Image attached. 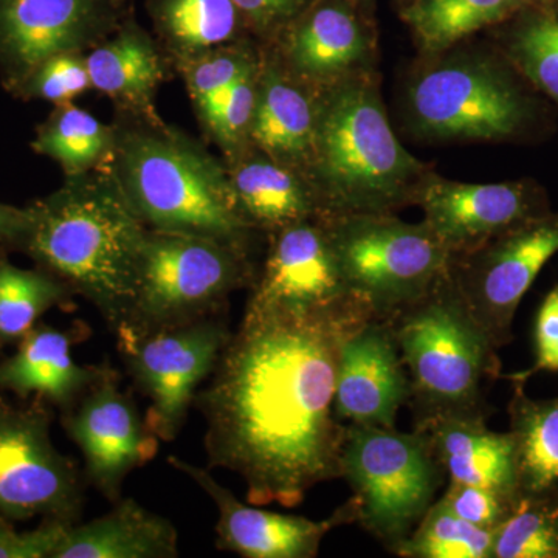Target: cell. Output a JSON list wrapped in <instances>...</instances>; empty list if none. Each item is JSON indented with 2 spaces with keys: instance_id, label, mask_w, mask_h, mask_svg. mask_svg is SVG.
<instances>
[{
  "instance_id": "ee69618b",
  "label": "cell",
  "mask_w": 558,
  "mask_h": 558,
  "mask_svg": "<svg viewBox=\"0 0 558 558\" xmlns=\"http://www.w3.org/2000/svg\"><path fill=\"white\" fill-rule=\"evenodd\" d=\"M359 2H360V0H359ZM363 2H368V0H363Z\"/></svg>"
},
{
  "instance_id": "7c38bea8",
  "label": "cell",
  "mask_w": 558,
  "mask_h": 558,
  "mask_svg": "<svg viewBox=\"0 0 558 558\" xmlns=\"http://www.w3.org/2000/svg\"><path fill=\"white\" fill-rule=\"evenodd\" d=\"M557 253L558 211L550 209L473 252L451 256L449 274L454 286L498 349L513 340L521 300Z\"/></svg>"
},
{
  "instance_id": "7bdbcfd3",
  "label": "cell",
  "mask_w": 558,
  "mask_h": 558,
  "mask_svg": "<svg viewBox=\"0 0 558 558\" xmlns=\"http://www.w3.org/2000/svg\"><path fill=\"white\" fill-rule=\"evenodd\" d=\"M124 2L130 3V2H131V0H124Z\"/></svg>"
},
{
  "instance_id": "1f68e13d",
  "label": "cell",
  "mask_w": 558,
  "mask_h": 558,
  "mask_svg": "<svg viewBox=\"0 0 558 558\" xmlns=\"http://www.w3.org/2000/svg\"><path fill=\"white\" fill-rule=\"evenodd\" d=\"M494 532L462 520L439 498L392 554L402 558H492Z\"/></svg>"
},
{
  "instance_id": "4316f807",
  "label": "cell",
  "mask_w": 558,
  "mask_h": 558,
  "mask_svg": "<svg viewBox=\"0 0 558 558\" xmlns=\"http://www.w3.org/2000/svg\"><path fill=\"white\" fill-rule=\"evenodd\" d=\"M512 381L509 432L515 440L520 497L558 492V398L532 399Z\"/></svg>"
},
{
  "instance_id": "277c9868",
  "label": "cell",
  "mask_w": 558,
  "mask_h": 558,
  "mask_svg": "<svg viewBox=\"0 0 558 558\" xmlns=\"http://www.w3.org/2000/svg\"><path fill=\"white\" fill-rule=\"evenodd\" d=\"M428 172L396 137L373 73L359 70L318 89L307 180L323 216L392 213L414 204Z\"/></svg>"
},
{
  "instance_id": "2e32d148",
  "label": "cell",
  "mask_w": 558,
  "mask_h": 558,
  "mask_svg": "<svg viewBox=\"0 0 558 558\" xmlns=\"http://www.w3.org/2000/svg\"><path fill=\"white\" fill-rule=\"evenodd\" d=\"M414 204L450 256L473 252L499 234L550 211L548 193L532 179L465 183L428 172Z\"/></svg>"
},
{
  "instance_id": "f546056e",
  "label": "cell",
  "mask_w": 558,
  "mask_h": 558,
  "mask_svg": "<svg viewBox=\"0 0 558 558\" xmlns=\"http://www.w3.org/2000/svg\"><path fill=\"white\" fill-rule=\"evenodd\" d=\"M116 145L113 124H105L73 102L57 106L33 140V149L50 157L65 178L105 168Z\"/></svg>"
},
{
  "instance_id": "ffe728a7",
  "label": "cell",
  "mask_w": 558,
  "mask_h": 558,
  "mask_svg": "<svg viewBox=\"0 0 558 558\" xmlns=\"http://www.w3.org/2000/svg\"><path fill=\"white\" fill-rule=\"evenodd\" d=\"M317 102L318 89L295 78L278 51H270L259 60L252 146L307 179L314 156Z\"/></svg>"
},
{
  "instance_id": "6da1fadb",
  "label": "cell",
  "mask_w": 558,
  "mask_h": 558,
  "mask_svg": "<svg viewBox=\"0 0 558 558\" xmlns=\"http://www.w3.org/2000/svg\"><path fill=\"white\" fill-rule=\"evenodd\" d=\"M368 318L245 311L194 403L209 468L240 475L252 505L296 508L311 488L340 478V340Z\"/></svg>"
},
{
  "instance_id": "5bb4252c",
  "label": "cell",
  "mask_w": 558,
  "mask_h": 558,
  "mask_svg": "<svg viewBox=\"0 0 558 558\" xmlns=\"http://www.w3.org/2000/svg\"><path fill=\"white\" fill-rule=\"evenodd\" d=\"M124 0H0V72L16 90L44 61L87 53L128 16Z\"/></svg>"
},
{
  "instance_id": "9a60e30c",
  "label": "cell",
  "mask_w": 558,
  "mask_h": 558,
  "mask_svg": "<svg viewBox=\"0 0 558 558\" xmlns=\"http://www.w3.org/2000/svg\"><path fill=\"white\" fill-rule=\"evenodd\" d=\"M62 425L83 454L87 483L109 502L123 498L124 481L159 447L134 400L121 391L120 374L113 368L65 410Z\"/></svg>"
},
{
  "instance_id": "ba28073f",
  "label": "cell",
  "mask_w": 558,
  "mask_h": 558,
  "mask_svg": "<svg viewBox=\"0 0 558 558\" xmlns=\"http://www.w3.org/2000/svg\"><path fill=\"white\" fill-rule=\"evenodd\" d=\"M252 278L241 250L197 234L148 229L134 299L117 330L145 332L218 315Z\"/></svg>"
},
{
  "instance_id": "8992f818",
  "label": "cell",
  "mask_w": 558,
  "mask_h": 558,
  "mask_svg": "<svg viewBox=\"0 0 558 558\" xmlns=\"http://www.w3.org/2000/svg\"><path fill=\"white\" fill-rule=\"evenodd\" d=\"M407 108L411 130L429 140H524L546 116L538 92L501 53L433 62L411 81Z\"/></svg>"
},
{
  "instance_id": "8fae6325",
  "label": "cell",
  "mask_w": 558,
  "mask_h": 558,
  "mask_svg": "<svg viewBox=\"0 0 558 558\" xmlns=\"http://www.w3.org/2000/svg\"><path fill=\"white\" fill-rule=\"evenodd\" d=\"M51 414L43 407L17 409L0 402V513L78 523L84 478L72 459L54 447Z\"/></svg>"
},
{
  "instance_id": "d6a6232c",
  "label": "cell",
  "mask_w": 558,
  "mask_h": 558,
  "mask_svg": "<svg viewBox=\"0 0 558 558\" xmlns=\"http://www.w3.org/2000/svg\"><path fill=\"white\" fill-rule=\"evenodd\" d=\"M492 558H558V492L520 497L512 515L495 529Z\"/></svg>"
},
{
  "instance_id": "30bf717a",
  "label": "cell",
  "mask_w": 558,
  "mask_h": 558,
  "mask_svg": "<svg viewBox=\"0 0 558 558\" xmlns=\"http://www.w3.org/2000/svg\"><path fill=\"white\" fill-rule=\"evenodd\" d=\"M116 336L132 380L149 399L146 424L159 440L172 442L230 340L226 318L211 315L145 332L119 329Z\"/></svg>"
},
{
  "instance_id": "e575fe53",
  "label": "cell",
  "mask_w": 558,
  "mask_h": 558,
  "mask_svg": "<svg viewBox=\"0 0 558 558\" xmlns=\"http://www.w3.org/2000/svg\"><path fill=\"white\" fill-rule=\"evenodd\" d=\"M259 60L231 84L218 108L202 120L229 160L252 146L250 132L258 98Z\"/></svg>"
},
{
  "instance_id": "8d00e7d4",
  "label": "cell",
  "mask_w": 558,
  "mask_h": 558,
  "mask_svg": "<svg viewBox=\"0 0 558 558\" xmlns=\"http://www.w3.org/2000/svg\"><path fill=\"white\" fill-rule=\"evenodd\" d=\"M458 517L475 526L495 531L512 515L520 498L478 486L449 481L442 497Z\"/></svg>"
},
{
  "instance_id": "83f0119b",
  "label": "cell",
  "mask_w": 558,
  "mask_h": 558,
  "mask_svg": "<svg viewBox=\"0 0 558 558\" xmlns=\"http://www.w3.org/2000/svg\"><path fill=\"white\" fill-rule=\"evenodd\" d=\"M499 33V53L558 108V0L524 7Z\"/></svg>"
},
{
  "instance_id": "ac0fdd59",
  "label": "cell",
  "mask_w": 558,
  "mask_h": 558,
  "mask_svg": "<svg viewBox=\"0 0 558 558\" xmlns=\"http://www.w3.org/2000/svg\"><path fill=\"white\" fill-rule=\"evenodd\" d=\"M171 468L193 480L218 509L216 548L244 558H314L332 529L355 523L354 499L349 498L329 519L314 521L255 508L240 501L230 488L213 478L207 469L178 457Z\"/></svg>"
},
{
  "instance_id": "7402d4cb",
  "label": "cell",
  "mask_w": 558,
  "mask_h": 558,
  "mask_svg": "<svg viewBox=\"0 0 558 558\" xmlns=\"http://www.w3.org/2000/svg\"><path fill=\"white\" fill-rule=\"evenodd\" d=\"M92 89L116 102L120 113L159 116L154 106L157 87L167 78L160 46L128 14L112 35L87 51Z\"/></svg>"
},
{
  "instance_id": "ab89813d",
  "label": "cell",
  "mask_w": 558,
  "mask_h": 558,
  "mask_svg": "<svg viewBox=\"0 0 558 558\" xmlns=\"http://www.w3.org/2000/svg\"><path fill=\"white\" fill-rule=\"evenodd\" d=\"M28 226L27 208L0 204V242L20 241Z\"/></svg>"
},
{
  "instance_id": "4fadbf2b",
  "label": "cell",
  "mask_w": 558,
  "mask_h": 558,
  "mask_svg": "<svg viewBox=\"0 0 558 558\" xmlns=\"http://www.w3.org/2000/svg\"><path fill=\"white\" fill-rule=\"evenodd\" d=\"M245 311L374 317L344 282L323 216L270 234L266 264Z\"/></svg>"
},
{
  "instance_id": "cb8c5ba5",
  "label": "cell",
  "mask_w": 558,
  "mask_h": 558,
  "mask_svg": "<svg viewBox=\"0 0 558 558\" xmlns=\"http://www.w3.org/2000/svg\"><path fill=\"white\" fill-rule=\"evenodd\" d=\"M231 186L242 216L255 230L274 234L292 223L323 216L310 180L270 159L255 146L229 160Z\"/></svg>"
},
{
  "instance_id": "e0dca14e",
  "label": "cell",
  "mask_w": 558,
  "mask_h": 558,
  "mask_svg": "<svg viewBox=\"0 0 558 558\" xmlns=\"http://www.w3.org/2000/svg\"><path fill=\"white\" fill-rule=\"evenodd\" d=\"M410 381L389 318L371 317L344 333L333 410L341 424L396 428Z\"/></svg>"
},
{
  "instance_id": "b9f144b4",
  "label": "cell",
  "mask_w": 558,
  "mask_h": 558,
  "mask_svg": "<svg viewBox=\"0 0 558 558\" xmlns=\"http://www.w3.org/2000/svg\"><path fill=\"white\" fill-rule=\"evenodd\" d=\"M400 2H402L403 5H407V3L413 2V0H400Z\"/></svg>"
},
{
  "instance_id": "7a4b0ae2",
  "label": "cell",
  "mask_w": 558,
  "mask_h": 558,
  "mask_svg": "<svg viewBox=\"0 0 558 558\" xmlns=\"http://www.w3.org/2000/svg\"><path fill=\"white\" fill-rule=\"evenodd\" d=\"M21 242L32 258L89 301L112 332L126 318L148 227L108 168L65 178L27 208Z\"/></svg>"
},
{
  "instance_id": "4dcf8cb0",
  "label": "cell",
  "mask_w": 558,
  "mask_h": 558,
  "mask_svg": "<svg viewBox=\"0 0 558 558\" xmlns=\"http://www.w3.org/2000/svg\"><path fill=\"white\" fill-rule=\"evenodd\" d=\"M72 289L50 271L0 259V344L24 339L51 307L69 303Z\"/></svg>"
},
{
  "instance_id": "52a82bcc",
  "label": "cell",
  "mask_w": 558,
  "mask_h": 558,
  "mask_svg": "<svg viewBox=\"0 0 558 558\" xmlns=\"http://www.w3.org/2000/svg\"><path fill=\"white\" fill-rule=\"evenodd\" d=\"M446 476L422 429L347 425L340 478L354 492L355 523L389 553L424 519Z\"/></svg>"
},
{
  "instance_id": "60d3db41",
  "label": "cell",
  "mask_w": 558,
  "mask_h": 558,
  "mask_svg": "<svg viewBox=\"0 0 558 558\" xmlns=\"http://www.w3.org/2000/svg\"><path fill=\"white\" fill-rule=\"evenodd\" d=\"M548 2H553V0H519L521 9H524V7L543 5V3H548Z\"/></svg>"
},
{
  "instance_id": "484cf974",
  "label": "cell",
  "mask_w": 558,
  "mask_h": 558,
  "mask_svg": "<svg viewBox=\"0 0 558 558\" xmlns=\"http://www.w3.org/2000/svg\"><path fill=\"white\" fill-rule=\"evenodd\" d=\"M157 43L175 65L216 47L236 43L248 31L233 0H148Z\"/></svg>"
},
{
  "instance_id": "f1b7e54d",
  "label": "cell",
  "mask_w": 558,
  "mask_h": 558,
  "mask_svg": "<svg viewBox=\"0 0 558 558\" xmlns=\"http://www.w3.org/2000/svg\"><path fill=\"white\" fill-rule=\"evenodd\" d=\"M519 0H413L400 11L418 47L439 54L483 28L519 13Z\"/></svg>"
},
{
  "instance_id": "f35d334b",
  "label": "cell",
  "mask_w": 558,
  "mask_h": 558,
  "mask_svg": "<svg viewBox=\"0 0 558 558\" xmlns=\"http://www.w3.org/2000/svg\"><path fill=\"white\" fill-rule=\"evenodd\" d=\"M244 16L248 32L264 39H277L279 33L306 9L312 0H233Z\"/></svg>"
},
{
  "instance_id": "603a6c76",
  "label": "cell",
  "mask_w": 558,
  "mask_h": 558,
  "mask_svg": "<svg viewBox=\"0 0 558 558\" xmlns=\"http://www.w3.org/2000/svg\"><path fill=\"white\" fill-rule=\"evenodd\" d=\"M75 339L50 326L33 328L14 355L0 363V389L20 398L36 395L69 410L110 366L80 365L72 355Z\"/></svg>"
},
{
  "instance_id": "d4e9b609",
  "label": "cell",
  "mask_w": 558,
  "mask_h": 558,
  "mask_svg": "<svg viewBox=\"0 0 558 558\" xmlns=\"http://www.w3.org/2000/svg\"><path fill=\"white\" fill-rule=\"evenodd\" d=\"M178 529L170 520L121 498L105 515L68 529L51 558H175Z\"/></svg>"
},
{
  "instance_id": "74e56055",
  "label": "cell",
  "mask_w": 558,
  "mask_h": 558,
  "mask_svg": "<svg viewBox=\"0 0 558 558\" xmlns=\"http://www.w3.org/2000/svg\"><path fill=\"white\" fill-rule=\"evenodd\" d=\"M535 362L531 368L510 374L506 379L526 384L542 371H558V286L550 290L535 319Z\"/></svg>"
},
{
  "instance_id": "d590c367",
  "label": "cell",
  "mask_w": 558,
  "mask_h": 558,
  "mask_svg": "<svg viewBox=\"0 0 558 558\" xmlns=\"http://www.w3.org/2000/svg\"><path fill=\"white\" fill-rule=\"evenodd\" d=\"M89 90L92 83L86 53H62L39 64L14 92L27 100L36 98L61 106L73 102Z\"/></svg>"
},
{
  "instance_id": "5b68a950",
  "label": "cell",
  "mask_w": 558,
  "mask_h": 558,
  "mask_svg": "<svg viewBox=\"0 0 558 558\" xmlns=\"http://www.w3.org/2000/svg\"><path fill=\"white\" fill-rule=\"evenodd\" d=\"M389 322L409 374L414 425L438 417L488 418L486 391L502 376L501 360L449 270Z\"/></svg>"
},
{
  "instance_id": "d6986e66",
  "label": "cell",
  "mask_w": 558,
  "mask_h": 558,
  "mask_svg": "<svg viewBox=\"0 0 558 558\" xmlns=\"http://www.w3.org/2000/svg\"><path fill=\"white\" fill-rule=\"evenodd\" d=\"M359 0H312L279 33L278 54L295 78L323 89L363 70L373 50V32Z\"/></svg>"
},
{
  "instance_id": "3957f363",
  "label": "cell",
  "mask_w": 558,
  "mask_h": 558,
  "mask_svg": "<svg viewBox=\"0 0 558 558\" xmlns=\"http://www.w3.org/2000/svg\"><path fill=\"white\" fill-rule=\"evenodd\" d=\"M113 130L106 168L148 229L211 238L248 255L256 230L242 216L229 168L159 116L120 113Z\"/></svg>"
},
{
  "instance_id": "44dd1931",
  "label": "cell",
  "mask_w": 558,
  "mask_h": 558,
  "mask_svg": "<svg viewBox=\"0 0 558 558\" xmlns=\"http://www.w3.org/2000/svg\"><path fill=\"white\" fill-rule=\"evenodd\" d=\"M428 436L449 481L520 498L512 433L492 432L487 417L451 416L414 425Z\"/></svg>"
},
{
  "instance_id": "9c48e42d",
  "label": "cell",
  "mask_w": 558,
  "mask_h": 558,
  "mask_svg": "<svg viewBox=\"0 0 558 558\" xmlns=\"http://www.w3.org/2000/svg\"><path fill=\"white\" fill-rule=\"evenodd\" d=\"M323 218L344 282L374 317H392L449 270V250L424 220L410 223L392 213Z\"/></svg>"
},
{
  "instance_id": "836d02e7",
  "label": "cell",
  "mask_w": 558,
  "mask_h": 558,
  "mask_svg": "<svg viewBox=\"0 0 558 558\" xmlns=\"http://www.w3.org/2000/svg\"><path fill=\"white\" fill-rule=\"evenodd\" d=\"M258 60L247 40L240 39L178 64L201 120L218 108L231 84Z\"/></svg>"
}]
</instances>
